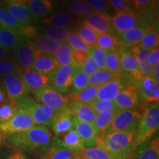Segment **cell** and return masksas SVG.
Instances as JSON below:
<instances>
[{
	"instance_id": "cell-1",
	"label": "cell",
	"mask_w": 159,
	"mask_h": 159,
	"mask_svg": "<svg viewBox=\"0 0 159 159\" xmlns=\"http://www.w3.org/2000/svg\"><path fill=\"white\" fill-rule=\"evenodd\" d=\"M5 138L11 148L41 156L50 145L52 135L47 127L35 125L28 130Z\"/></svg>"
},
{
	"instance_id": "cell-2",
	"label": "cell",
	"mask_w": 159,
	"mask_h": 159,
	"mask_svg": "<svg viewBox=\"0 0 159 159\" xmlns=\"http://www.w3.org/2000/svg\"><path fill=\"white\" fill-rule=\"evenodd\" d=\"M96 146L104 148L114 159H130L136 148V130L99 134Z\"/></svg>"
},
{
	"instance_id": "cell-3",
	"label": "cell",
	"mask_w": 159,
	"mask_h": 159,
	"mask_svg": "<svg viewBox=\"0 0 159 159\" xmlns=\"http://www.w3.org/2000/svg\"><path fill=\"white\" fill-rule=\"evenodd\" d=\"M140 109L142 114L136 129L137 146L152 139L159 128L158 103L142 102Z\"/></svg>"
},
{
	"instance_id": "cell-4",
	"label": "cell",
	"mask_w": 159,
	"mask_h": 159,
	"mask_svg": "<svg viewBox=\"0 0 159 159\" xmlns=\"http://www.w3.org/2000/svg\"><path fill=\"white\" fill-rule=\"evenodd\" d=\"M16 106L21 108L28 113L35 125L50 126L52 120L57 113L49 107L36 102L34 99L26 98L16 103Z\"/></svg>"
},
{
	"instance_id": "cell-5",
	"label": "cell",
	"mask_w": 159,
	"mask_h": 159,
	"mask_svg": "<svg viewBox=\"0 0 159 159\" xmlns=\"http://www.w3.org/2000/svg\"><path fill=\"white\" fill-rule=\"evenodd\" d=\"M35 123L25 109L17 107L16 114L7 122L0 124V134L4 137L20 134L35 126Z\"/></svg>"
},
{
	"instance_id": "cell-6",
	"label": "cell",
	"mask_w": 159,
	"mask_h": 159,
	"mask_svg": "<svg viewBox=\"0 0 159 159\" xmlns=\"http://www.w3.org/2000/svg\"><path fill=\"white\" fill-rule=\"evenodd\" d=\"M141 109L120 110L115 116L112 124L106 133L122 132L136 130L141 118Z\"/></svg>"
},
{
	"instance_id": "cell-7",
	"label": "cell",
	"mask_w": 159,
	"mask_h": 159,
	"mask_svg": "<svg viewBox=\"0 0 159 159\" xmlns=\"http://www.w3.org/2000/svg\"><path fill=\"white\" fill-rule=\"evenodd\" d=\"M34 99L57 112L66 109L69 101V97L57 92L51 85L35 93Z\"/></svg>"
},
{
	"instance_id": "cell-8",
	"label": "cell",
	"mask_w": 159,
	"mask_h": 159,
	"mask_svg": "<svg viewBox=\"0 0 159 159\" xmlns=\"http://www.w3.org/2000/svg\"><path fill=\"white\" fill-rule=\"evenodd\" d=\"M119 51L120 55L122 77L127 84H134L142 78L136 60L130 49L120 47Z\"/></svg>"
},
{
	"instance_id": "cell-9",
	"label": "cell",
	"mask_w": 159,
	"mask_h": 159,
	"mask_svg": "<svg viewBox=\"0 0 159 159\" xmlns=\"http://www.w3.org/2000/svg\"><path fill=\"white\" fill-rule=\"evenodd\" d=\"M2 81L3 88L10 102L16 104L19 101L30 97V91L19 75H10L2 78Z\"/></svg>"
},
{
	"instance_id": "cell-10",
	"label": "cell",
	"mask_w": 159,
	"mask_h": 159,
	"mask_svg": "<svg viewBox=\"0 0 159 159\" xmlns=\"http://www.w3.org/2000/svg\"><path fill=\"white\" fill-rule=\"evenodd\" d=\"M134 85L138 91L142 102L158 103L159 83L152 76L142 77Z\"/></svg>"
},
{
	"instance_id": "cell-11",
	"label": "cell",
	"mask_w": 159,
	"mask_h": 159,
	"mask_svg": "<svg viewBox=\"0 0 159 159\" xmlns=\"http://www.w3.org/2000/svg\"><path fill=\"white\" fill-rule=\"evenodd\" d=\"M114 101L119 110L138 108L142 103L134 84L125 85Z\"/></svg>"
},
{
	"instance_id": "cell-12",
	"label": "cell",
	"mask_w": 159,
	"mask_h": 159,
	"mask_svg": "<svg viewBox=\"0 0 159 159\" xmlns=\"http://www.w3.org/2000/svg\"><path fill=\"white\" fill-rule=\"evenodd\" d=\"M83 23L98 34L105 33H115L112 25V16L106 12L93 11L85 18Z\"/></svg>"
},
{
	"instance_id": "cell-13",
	"label": "cell",
	"mask_w": 159,
	"mask_h": 159,
	"mask_svg": "<svg viewBox=\"0 0 159 159\" xmlns=\"http://www.w3.org/2000/svg\"><path fill=\"white\" fill-rule=\"evenodd\" d=\"M134 13L139 19L141 25L144 27L151 26L156 19V2L150 0H134L132 5Z\"/></svg>"
},
{
	"instance_id": "cell-14",
	"label": "cell",
	"mask_w": 159,
	"mask_h": 159,
	"mask_svg": "<svg viewBox=\"0 0 159 159\" xmlns=\"http://www.w3.org/2000/svg\"><path fill=\"white\" fill-rule=\"evenodd\" d=\"M112 25L116 35L122 34L142 26L134 11L131 10L115 13L112 16Z\"/></svg>"
},
{
	"instance_id": "cell-15",
	"label": "cell",
	"mask_w": 159,
	"mask_h": 159,
	"mask_svg": "<svg viewBox=\"0 0 159 159\" xmlns=\"http://www.w3.org/2000/svg\"><path fill=\"white\" fill-rule=\"evenodd\" d=\"M19 76L22 79L30 93H33V94L41 89L51 85L52 79V77L39 74L32 69L21 70Z\"/></svg>"
},
{
	"instance_id": "cell-16",
	"label": "cell",
	"mask_w": 159,
	"mask_h": 159,
	"mask_svg": "<svg viewBox=\"0 0 159 159\" xmlns=\"http://www.w3.org/2000/svg\"><path fill=\"white\" fill-rule=\"evenodd\" d=\"M73 70L72 66H57L53 74L51 86L62 94L69 92L72 83Z\"/></svg>"
},
{
	"instance_id": "cell-17",
	"label": "cell",
	"mask_w": 159,
	"mask_h": 159,
	"mask_svg": "<svg viewBox=\"0 0 159 159\" xmlns=\"http://www.w3.org/2000/svg\"><path fill=\"white\" fill-rule=\"evenodd\" d=\"M16 63L22 70L31 69L35 57V52L30 41L25 40L17 46L12 52Z\"/></svg>"
},
{
	"instance_id": "cell-18",
	"label": "cell",
	"mask_w": 159,
	"mask_h": 159,
	"mask_svg": "<svg viewBox=\"0 0 159 159\" xmlns=\"http://www.w3.org/2000/svg\"><path fill=\"white\" fill-rule=\"evenodd\" d=\"M74 129L78 135L85 148H93L97 145L99 132L94 124L82 122L73 117Z\"/></svg>"
},
{
	"instance_id": "cell-19",
	"label": "cell",
	"mask_w": 159,
	"mask_h": 159,
	"mask_svg": "<svg viewBox=\"0 0 159 159\" xmlns=\"http://www.w3.org/2000/svg\"><path fill=\"white\" fill-rule=\"evenodd\" d=\"M2 4L17 22L23 26L33 25V19L25 2L9 0L3 2Z\"/></svg>"
},
{
	"instance_id": "cell-20",
	"label": "cell",
	"mask_w": 159,
	"mask_h": 159,
	"mask_svg": "<svg viewBox=\"0 0 159 159\" xmlns=\"http://www.w3.org/2000/svg\"><path fill=\"white\" fill-rule=\"evenodd\" d=\"M50 127L57 138L74 129L73 116L69 109L66 108L56 113L52 120Z\"/></svg>"
},
{
	"instance_id": "cell-21",
	"label": "cell",
	"mask_w": 159,
	"mask_h": 159,
	"mask_svg": "<svg viewBox=\"0 0 159 159\" xmlns=\"http://www.w3.org/2000/svg\"><path fill=\"white\" fill-rule=\"evenodd\" d=\"M57 67V64L54 55L45 53H36L31 69L39 74L52 77Z\"/></svg>"
},
{
	"instance_id": "cell-22",
	"label": "cell",
	"mask_w": 159,
	"mask_h": 159,
	"mask_svg": "<svg viewBox=\"0 0 159 159\" xmlns=\"http://www.w3.org/2000/svg\"><path fill=\"white\" fill-rule=\"evenodd\" d=\"M125 85L126 84L122 76L109 81L98 89L96 99L105 102L114 101Z\"/></svg>"
},
{
	"instance_id": "cell-23",
	"label": "cell",
	"mask_w": 159,
	"mask_h": 159,
	"mask_svg": "<svg viewBox=\"0 0 159 159\" xmlns=\"http://www.w3.org/2000/svg\"><path fill=\"white\" fill-rule=\"evenodd\" d=\"M67 108L75 118L82 122L94 124L97 114L88 104L80 102L74 99H71L69 101Z\"/></svg>"
},
{
	"instance_id": "cell-24",
	"label": "cell",
	"mask_w": 159,
	"mask_h": 159,
	"mask_svg": "<svg viewBox=\"0 0 159 159\" xmlns=\"http://www.w3.org/2000/svg\"><path fill=\"white\" fill-rule=\"evenodd\" d=\"M30 13L33 22L43 20L53 11L54 5L49 0H30L25 1Z\"/></svg>"
},
{
	"instance_id": "cell-25",
	"label": "cell",
	"mask_w": 159,
	"mask_h": 159,
	"mask_svg": "<svg viewBox=\"0 0 159 159\" xmlns=\"http://www.w3.org/2000/svg\"><path fill=\"white\" fill-rule=\"evenodd\" d=\"M132 156V159H159L158 136L138 145Z\"/></svg>"
},
{
	"instance_id": "cell-26",
	"label": "cell",
	"mask_w": 159,
	"mask_h": 159,
	"mask_svg": "<svg viewBox=\"0 0 159 159\" xmlns=\"http://www.w3.org/2000/svg\"><path fill=\"white\" fill-rule=\"evenodd\" d=\"M77 153L71 152L61 145L59 138L52 136V142L49 148L42 155L40 156L41 159H72L75 158Z\"/></svg>"
},
{
	"instance_id": "cell-27",
	"label": "cell",
	"mask_w": 159,
	"mask_h": 159,
	"mask_svg": "<svg viewBox=\"0 0 159 159\" xmlns=\"http://www.w3.org/2000/svg\"><path fill=\"white\" fill-rule=\"evenodd\" d=\"M25 40L27 39L22 33L0 25V45L9 52H13L17 46Z\"/></svg>"
},
{
	"instance_id": "cell-28",
	"label": "cell",
	"mask_w": 159,
	"mask_h": 159,
	"mask_svg": "<svg viewBox=\"0 0 159 159\" xmlns=\"http://www.w3.org/2000/svg\"><path fill=\"white\" fill-rule=\"evenodd\" d=\"M78 23V19L68 13H55L42 20V24L48 27L69 29Z\"/></svg>"
},
{
	"instance_id": "cell-29",
	"label": "cell",
	"mask_w": 159,
	"mask_h": 159,
	"mask_svg": "<svg viewBox=\"0 0 159 159\" xmlns=\"http://www.w3.org/2000/svg\"><path fill=\"white\" fill-rule=\"evenodd\" d=\"M148 27H148L140 26V27H136V28L122 33V34L116 35L119 44L121 47L129 49L138 46L143 36L148 31Z\"/></svg>"
},
{
	"instance_id": "cell-30",
	"label": "cell",
	"mask_w": 159,
	"mask_h": 159,
	"mask_svg": "<svg viewBox=\"0 0 159 159\" xmlns=\"http://www.w3.org/2000/svg\"><path fill=\"white\" fill-rule=\"evenodd\" d=\"M30 41L36 53H45L54 55L61 46V43L57 41L41 35Z\"/></svg>"
},
{
	"instance_id": "cell-31",
	"label": "cell",
	"mask_w": 159,
	"mask_h": 159,
	"mask_svg": "<svg viewBox=\"0 0 159 159\" xmlns=\"http://www.w3.org/2000/svg\"><path fill=\"white\" fill-rule=\"evenodd\" d=\"M59 139L63 148L71 151V152H75V153L80 152L85 148L83 142L77 135L76 131L75 130V129H72L69 132L66 133L64 135L61 136Z\"/></svg>"
},
{
	"instance_id": "cell-32",
	"label": "cell",
	"mask_w": 159,
	"mask_h": 159,
	"mask_svg": "<svg viewBox=\"0 0 159 159\" xmlns=\"http://www.w3.org/2000/svg\"><path fill=\"white\" fill-rule=\"evenodd\" d=\"M119 111L120 110L105 111L97 113L95 117L94 125L99 134H104L108 131L115 116Z\"/></svg>"
},
{
	"instance_id": "cell-33",
	"label": "cell",
	"mask_w": 159,
	"mask_h": 159,
	"mask_svg": "<svg viewBox=\"0 0 159 159\" xmlns=\"http://www.w3.org/2000/svg\"><path fill=\"white\" fill-rule=\"evenodd\" d=\"M89 86V76L83 72L80 67H74L72 83L69 90L71 97L78 94Z\"/></svg>"
},
{
	"instance_id": "cell-34",
	"label": "cell",
	"mask_w": 159,
	"mask_h": 159,
	"mask_svg": "<svg viewBox=\"0 0 159 159\" xmlns=\"http://www.w3.org/2000/svg\"><path fill=\"white\" fill-rule=\"evenodd\" d=\"M97 46L106 52L118 49L121 47L117 35L114 33H105L98 34Z\"/></svg>"
},
{
	"instance_id": "cell-35",
	"label": "cell",
	"mask_w": 159,
	"mask_h": 159,
	"mask_svg": "<svg viewBox=\"0 0 159 159\" xmlns=\"http://www.w3.org/2000/svg\"><path fill=\"white\" fill-rule=\"evenodd\" d=\"M105 70L115 76H122V69H121L120 55L118 49L107 52L106 58H105Z\"/></svg>"
},
{
	"instance_id": "cell-36",
	"label": "cell",
	"mask_w": 159,
	"mask_h": 159,
	"mask_svg": "<svg viewBox=\"0 0 159 159\" xmlns=\"http://www.w3.org/2000/svg\"><path fill=\"white\" fill-rule=\"evenodd\" d=\"M74 30L78 36L89 48L96 47L98 33L83 23L76 26Z\"/></svg>"
},
{
	"instance_id": "cell-37",
	"label": "cell",
	"mask_w": 159,
	"mask_h": 159,
	"mask_svg": "<svg viewBox=\"0 0 159 159\" xmlns=\"http://www.w3.org/2000/svg\"><path fill=\"white\" fill-rule=\"evenodd\" d=\"M71 30V29L48 27L46 28H41V31H39V34L54 40L60 43H67V38Z\"/></svg>"
},
{
	"instance_id": "cell-38",
	"label": "cell",
	"mask_w": 159,
	"mask_h": 159,
	"mask_svg": "<svg viewBox=\"0 0 159 159\" xmlns=\"http://www.w3.org/2000/svg\"><path fill=\"white\" fill-rule=\"evenodd\" d=\"M0 25L22 34L26 27L17 22L2 3H0Z\"/></svg>"
},
{
	"instance_id": "cell-39",
	"label": "cell",
	"mask_w": 159,
	"mask_h": 159,
	"mask_svg": "<svg viewBox=\"0 0 159 159\" xmlns=\"http://www.w3.org/2000/svg\"><path fill=\"white\" fill-rule=\"evenodd\" d=\"M159 43V36L158 32L156 27L152 26H149L148 31L141 40L139 46L143 48L152 50L154 48L158 47Z\"/></svg>"
},
{
	"instance_id": "cell-40",
	"label": "cell",
	"mask_w": 159,
	"mask_h": 159,
	"mask_svg": "<svg viewBox=\"0 0 159 159\" xmlns=\"http://www.w3.org/2000/svg\"><path fill=\"white\" fill-rule=\"evenodd\" d=\"M77 155L86 159H114L108 151L99 146L85 148L82 151L77 152Z\"/></svg>"
},
{
	"instance_id": "cell-41",
	"label": "cell",
	"mask_w": 159,
	"mask_h": 159,
	"mask_svg": "<svg viewBox=\"0 0 159 159\" xmlns=\"http://www.w3.org/2000/svg\"><path fill=\"white\" fill-rule=\"evenodd\" d=\"M21 70L22 69L17 65L13 57L0 59V78L13 75H19Z\"/></svg>"
},
{
	"instance_id": "cell-42",
	"label": "cell",
	"mask_w": 159,
	"mask_h": 159,
	"mask_svg": "<svg viewBox=\"0 0 159 159\" xmlns=\"http://www.w3.org/2000/svg\"><path fill=\"white\" fill-rule=\"evenodd\" d=\"M54 57L57 66H73L72 50L67 44V43H61L58 51L54 55Z\"/></svg>"
},
{
	"instance_id": "cell-43",
	"label": "cell",
	"mask_w": 159,
	"mask_h": 159,
	"mask_svg": "<svg viewBox=\"0 0 159 159\" xmlns=\"http://www.w3.org/2000/svg\"><path fill=\"white\" fill-rule=\"evenodd\" d=\"M116 77H119L112 75L107 70H99L94 75L89 77V86L97 87L99 88L105 83L112 80Z\"/></svg>"
},
{
	"instance_id": "cell-44",
	"label": "cell",
	"mask_w": 159,
	"mask_h": 159,
	"mask_svg": "<svg viewBox=\"0 0 159 159\" xmlns=\"http://www.w3.org/2000/svg\"><path fill=\"white\" fill-rule=\"evenodd\" d=\"M66 9L75 16L85 18L90 14L93 10L85 2L81 1H73L66 5Z\"/></svg>"
},
{
	"instance_id": "cell-45",
	"label": "cell",
	"mask_w": 159,
	"mask_h": 159,
	"mask_svg": "<svg viewBox=\"0 0 159 159\" xmlns=\"http://www.w3.org/2000/svg\"><path fill=\"white\" fill-rule=\"evenodd\" d=\"M98 89L97 87L88 86L78 94L71 97V99H74L75 100L78 101L80 102L89 104L96 99Z\"/></svg>"
},
{
	"instance_id": "cell-46",
	"label": "cell",
	"mask_w": 159,
	"mask_h": 159,
	"mask_svg": "<svg viewBox=\"0 0 159 159\" xmlns=\"http://www.w3.org/2000/svg\"><path fill=\"white\" fill-rule=\"evenodd\" d=\"M67 43L71 50L82 51L88 53L89 49H90L78 36L74 29L71 30L69 33L68 38H67Z\"/></svg>"
},
{
	"instance_id": "cell-47",
	"label": "cell",
	"mask_w": 159,
	"mask_h": 159,
	"mask_svg": "<svg viewBox=\"0 0 159 159\" xmlns=\"http://www.w3.org/2000/svg\"><path fill=\"white\" fill-rule=\"evenodd\" d=\"M17 110L16 104L9 100L0 104V124L7 122L14 116Z\"/></svg>"
},
{
	"instance_id": "cell-48",
	"label": "cell",
	"mask_w": 159,
	"mask_h": 159,
	"mask_svg": "<svg viewBox=\"0 0 159 159\" xmlns=\"http://www.w3.org/2000/svg\"><path fill=\"white\" fill-rule=\"evenodd\" d=\"M89 53L94 58L97 65L98 66L99 69L105 70V58H106L107 52L96 46V47H91L89 49Z\"/></svg>"
},
{
	"instance_id": "cell-49",
	"label": "cell",
	"mask_w": 159,
	"mask_h": 159,
	"mask_svg": "<svg viewBox=\"0 0 159 159\" xmlns=\"http://www.w3.org/2000/svg\"><path fill=\"white\" fill-rule=\"evenodd\" d=\"M88 105L94 111L96 114L105 111L119 110V109L117 108L114 101H106V102H105V101H99L95 99L94 101H93V102H91Z\"/></svg>"
},
{
	"instance_id": "cell-50",
	"label": "cell",
	"mask_w": 159,
	"mask_h": 159,
	"mask_svg": "<svg viewBox=\"0 0 159 159\" xmlns=\"http://www.w3.org/2000/svg\"><path fill=\"white\" fill-rule=\"evenodd\" d=\"M0 159H30L24 151L11 148L0 150Z\"/></svg>"
},
{
	"instance_id": "cell-51",
	"label": "cell",
	"mask_w": 159,
	"mask_h": 159,
	"mask_svg": "<svg viewBox=\"0 0 159 159\" xmlns=\"http://www.w3.org/2000/svg\"><path fill=\"white\" fill-rule=\"evenodd\" d=\"M130 50L133 52L135 58L136 60L138 66H139L144 65L145 63H148L147 59H148V55L150 53V50L143 48V47H140L139 45L130 48Z\"/></svg>"
},
{
	"instance_id": "cell-52",
	"label": "cell",
	"mask_w": 159,
	"mask_h": 159,
	"mask_svg": "<svg viewBox=\"0 0 159 159\" xmlns=\"http://www.w3.org/2000/svg\"><path fill=\"white\" fill-rule=\"evenodd\" d=\"M80 68L83 70V72H84L85 75H88L89 77L95 74L97 71H98L99 70L98 66L97 65L94 58H93L92 56H91L89 53L86 61H85L84 63H83Z\"/></svg>"
},
{
	"instance_id": "cell-53",
	"label": "cell",
	"mask_w": 159,
	"mask_h": 159,
	"mask_svg": "<svg viewBox=\"0 0 159 159\" xmlns=\"http://www.w3.org/2000/svg\"><path fill=\"white\" fill-rule=\"evenodd\" d=\"M85 3L93 11L105 12L111 10V7L108 3V1H104V0H88V1L85 2Z\"/></svg>"
},
{
	"instance_id": "cell-54",
	"label": "cell",
	"mask_w": 159,
	"mask_h": 159,
	"mask_svg": "<svg viewBox=\"0 0 159 159\" xmlns=\"http://www.w3.org/2000/svg\"><path fill=\"white\" fill-rule=\"evenodd\" d=\"M111 8H112L116 13L119 12L130 10V7L132 5V1H127V0H110L108 1Z\"/></svg>"
},
{
	"instance_id": "cell-55",
	"label": "cell",
	"mask_w": 159,
	"mask_h": 159,
	"mask_svg": "<svg viewBox=\"0 0 159 159\" xmlns=\"http://www.w3.org/2000/svg\"><path fill=\"white\" fill-rule=\"evenodd\" d=\"M89 52L72 50L73 67H81L88 57Z\"/></svg>"
},
{
	"instance_id": "cell-56",
	"label": "cell",
	"mask_w": 159,
	"mask_h": 159,
	"mask_svg": "<svg viewBox=\"0 0 159 159\" xmlns=\"http://www.w3.org/2000/svg\"><path fill=\"white\" fill-rule=\"evenodd\" d=\"M147 61L149 64L152 66H156L157 65H159V48L156 47L150 51Z\"/></svg>"
},
{
	"instance_id": "cell-57",
	"label": "cell",
	"mask_w": 159,
	"mask_h": 159,
	"mask_svg": "<svg viewBox=\"0 0 159 159\" xmlns=\"http://www.w3.org/2000/svg\"><path fill=\"white\" fill-rule=\"evenodd\" d=\"M12 53L9 52L8 51H7L4 47H2L0 45V59L2 58H9L11 57Z\"/></svg>"
},
{
	"instance_id": "cell-58",
	"label": "cell",
	"mask_w": 159,
	"mask_h": 159,
	"mask_svg": "<svg viewBox=\"0 0 159 159\" xmlns=\"http://www.w3.org/2000/svg\"><path fill=\"white\" fill-rule=\"evenodd\" d=\"M7 100H8V99L7 98V95H6L5 89H4L3 86H1V85H0V104L5 102Z\"/></svg>"
},
{
	"instance_id": "cell-59",
	"label": "cell",
	"mask_w": 159,
	"mask_h": 159,
	"mask_svg": "<svg viewBox=\"0 0 159 159\" xmlns=\"http://www.w3.org/2000/svg\"><path fill=\"white\" fill-rule=\"evenodd\" d=\"M152 77L156 80V81H159V65H157L153 67V70H152Z\"/></svg>"
},
{
	"instance_id": "cell-60",
	"label": "cell",
	"mask_w": 159,
	"mask_h": 159,
	"mask_svg": "<svg viewBox=\"0 0 159 159\" xmlns=\"http://www.w3.org/2000/svg\"><path fill=\"white\" fill-rule=\"evenodd\" d=\"M4 138H5V137H4L2 134H0V150H1L2 147V145H3L4 140H5V139Z\"/></svg>"
},
{
	"instance_id": "cell-61",
	"label": "cell",
	"mask_w": 159,
	"mask_h": 159,
	"mask_svg": "<svg viewBox=\"0 0 159 159\" xmlns=\"http://www.w3.org/2000/svg\"><path fill=\"white\" fill-rule=\"evenodd\" d=\"M75 159H86V158H83V157H82V156H78V155H77V154H76V156H75Z\"/></svg>"
},
{
	"instance_id": "cell-62",
	"label": "cell",
	"mask_w": 159,
	"mask_h": 159,
	"mask_svg": "<svg viewBox=\"0 0 159 159\" xmlns=\"http://www.w3.org/2000/svg\"><path fill=\"white\" fill-rule=\"evenodd\" d=\"M74 159H75V158H74Z\"/></svg>"
}]
</instances>
